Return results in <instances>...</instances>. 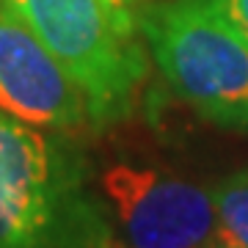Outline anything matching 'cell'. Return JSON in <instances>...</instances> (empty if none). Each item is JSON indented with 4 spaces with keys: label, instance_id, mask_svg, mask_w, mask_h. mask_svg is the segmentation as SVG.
Wrapping results in <instances>:
<instances>
[{
    "label": "cell",
    "instance_id": "obj_6",
    "mask_svg": "<svg viewBox=\"0 0 248 248\" xmlns=\"http://www.w3.org/2000/svg\"><path fill=\"white\" fill-rule=\"evenodd\" d=\"M218 248H248V169L232 171L213 185Z\"/></svg>",
    "mask_w": 248,
    "mask_h": 248
},
{
    "label": "cell",
    "instance_id": "obj_4",
    "mask_svg": "<svg viewBox=\"0 0 248 248\" xmlns=\"http://www.w3.org/2000/svg\"><path fill=\"white\" fill-rule=\"evenodd\" d=\"M97 185L124 248H218L213 187L135 160L110 163Z\"/></svg>",
    "mask_w": 248,
    "mask_h": 248
},
{
    "label": "cell",
    "instance_id": "obj_3",
    "mask_svg": "<svg viewBox=\"0 0 248 248\" xmlns=\"http://www.w3.org/2000/svg\"><path fill=\"white\" fill-rule=\"evenodd\" d=\"M89 102L94 127L130 116L146 53L127 9L110 0H11Z\"/></svg>",
    "mask_w": 248,
    "mask_h": 248
},
{
    "label": "cell",
    "instance_id": "obj_2",
    "mask_svg": "<svg viewBox=\"0 0 248 248\" xmlns=\"http://www.w3.org/2000/svg\"><path fill=\"white\" fill-rule=\"evenodd\" d=\"M138 31L169 89L207 122L248 133V42L202 0L152 3Z\"/></svg>",
    "mask_w": 248,
    "mask_h": 248
},
{
    "label": "cell",
    "instance_id": "obj_1",
    "mask_svg": "<svg viewBox=\"0 0 248 248\" xmlns=\"http://www.w3.org/2000/svg\"><path fill=\"white\" fill-rule=\"evenodd\" d=\"M0 248H119L102 190L69 141L0 110Z\"/></svg>",
    "mask_w": 248,
    "mask_h": 248
},
{
    "label": "cell",
    "instance_id": "obj_5",
    "mask_svg": "<svg viewBox=\"0 0 248 248\" xmlns=\"http://www.w3.org/2000/svg\"><path fill=\"white\" fill-rule=\"evenodd\" d=\"M0 110L42 130L91 124L80 86L11 0H0Z\"/></svg>",
    "mask_w": 248,
    "mask_h": 248
},
{
    "label": "cell",
    "instance_id": "obj_8",
    "mask_svg": "<svg viewBox=\"0 0 248 248\" xmlns=\"http://www.w3.org/2000/svg\"><path fill=\"white\" fill-rule=\"evenodd\" d=\"M110 3H113V6H119V9H127V6H130L133 0H110Z\"/></svg>",
    "mask_w": 248,
    "mask_h": 248
},
{
    "label": "cell",
    "instance_id": "obj_7",
    "mask_svg": "<svg viewBox=\"0 0 248 248\" xmlns=\"http://www.w3.org/2000/svg\"><path fill=\"white\" fill-rule=\"evenodd\" d=\"M202 3L248 42V0H202Z\"/></svg>",
    "mask_w": 248,
    "mask_h": 248
}]
</instances>
